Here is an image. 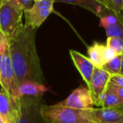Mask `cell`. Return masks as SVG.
I'll use <instances>...</instances> for the list:
<instances>
[{
	"label": "cell",
	"instance_id": "obj_25",
	"mask_svg": "<svg viewBox=\"0 0 123 123\" xmlns=\"http://www.w3.org/2000/svg\"><path fill=\"white\" fill-rule=\"evenodd\" d=\"M0 123H4V122H3V118H2V117L0 116Z\"/></svg>",
	"mask_w": 123,
	"mask_h": 123
},
{
	"label": "cell",
	"instance_id": "obj_6",
	"mask_svg": "<svg viewBox=\"0 0 123 123\" xmlns=\"http://www.w3.org/2000/svg\"><path fill=\"white\" fill-rule=\"evenodd\" d=\"M55 0H35L33 6L24 13L25 25L38 29L53 12Z\"/></svg>",
	"mask_w": 123,
	"mask_h": 123
},
{
	"label": "cell",
	"instance_id": "obj_10",
	"mask_svg": "<svg viewBox=\"0 0 123 123\" xmlns=\"http://www.w3.org/2000/svg\"><path fill=\"white\" fill-rule=\"evenodd\" d=\"M70 55L74 66L76 67L80 75L82 76L85 82L87 84V86H89L96 66L88 57L76 50L70 49Z\"/></svg>",
	"mask_w": 123,
	"mask_h": 123
},
{
	"label": "cell",
	"instance_id": "obj_27",
	"mask_svg": "<svg viewBox=\"0 0 123 123\" xmlns=\"http://www.w3.org/2000/svg\"><path fill=\"white\" fill-rule=\"evenodd\" d=\"M111 123H123V122H111Z\"/></svg>",
	"mask_w": 123,
	"mask_h": 123
},
{
	"label": "cell",
	"instance_id": "obj_23",
	"mask_svg": "<svg viewBox=\"0 0 123 123\" xmlns=\"http://www.w3.org/2000/svg\"><path fill=\"white\" fill-rule=\"evenodd\" d=\"M114 87H115V90H116V91H117V95H118L119 98H120L121 100H122V101L123 102V88L118 87V86H115V85H114Z\"/></svg>",
	"mask_w": 123,
	"mask_h": 123
},
{
	"label": "cell",
	"instance_id": "obj_21",
	"mask_svg": "<svg viewBox=\"0 0 123 123\" xmlns=\"http://www.w3.org/2000/svg\"><path fill=\"white\" fill-rule=\"evenodd\" d=\"M111 83H112L115 86L118 87L123 88V76L121 74H117V75H111Z\"/></svg>",
	"mask_w": 123,
	"mask_h": 123
},
{
	"label": "cell",
	"instance_id": "obj_7",
	"mask_svg": "<svg viewBox=\"0 0 123 123\" xmlns=\"http://www.w3.org/2000/svg\"><path fill=\"white\" fill-rule=\"evenodd\" d=\"M61 105L78 110H93L95 100L89 88L79 87L72 91L65 100L59 102Z\"/></svg>",
	"mask_w": 123,
	"mask_h": 123
},
{
	"label": "cell",
	"instance_id": "obj_5",
	"mask_svg": "<svg viewBox=\"0 0 123 123\" xmlns=\"http://www.w3.org/2000/svg\"><path fill=\"white\" fill-rule=\"evenodd\" d=\"M41 98L21 96L18 101L17 123H46L40 112Z\"/></svg>",
	"mask_w": 123,
	"mask_h": 123
},
{
	"label": "cell",
	"instance_id": "obj_18",
	"mask_svg": "<svg viewBox=\"0 0 123 123\" xmlns=\"http://www.w3.org/2000/svg\"><path fill=\"white\" fill-rule=\"evenodd\" d=\"M107 9L119 15L123 12V0H102Z\"/></svg>",
	"mask_w": 123,
	"mask_h": 123
},
{
	"label": "cell",
	"instance_id": "obj_16",
	"mask_svg": "<svg viewBox=\"0 0 123 123\" xmlns=\"http://www.w3.org/2000/svg\"><path fill=\"white\" fill-rule=\"evenodd\" d=\"M122 55H117L111 60L105 63L102 66V69L108 72L111 75H117L120 74L121 69H122Z\"/></svg>",
	"mask_w": 123,
	"mask_h": 123
},
{
	"label": "cell",
	"instance_id": "obj_24",
	"mask_svg": "<svg viewBox=\"0 0 123 123\" xmlns=\"http://www.w3.org/2000/svg\"><path fill=\"white\" fill-rule=\"evenodd\" d=\"M120 74L123 76V55H122V69H121Z\"/></svg>",
	"mask_w": 123,
	"mask_h": 123
},
{
	"label": "cell",
	"instance_id": "obj_8",
	"mask_svg": "<svg viewBox=\"0 0 123 123\" xmlns=\"http://www.w3.org/2000/svg\"><path fill=\"white\" fill-rule=\"evenodd\" d=\"M111 77V75L102 68L96 67L88 88L92 93L95 104L97 106H100L102 96L110 83Z\"/></svg>",
	"mask_w": 123,
	"mask_h": 123
},
{
	"label": "cell",
	"instance_id": "obj_11",
	"mask_svg": "<svg viewBox=\"0 0 123 123\" xmlns=\"http://www.w3.org/2000/svg\"><path fill=\"white\" fill-rule=\"evenodd\" d=\"M0 116L4 123H17L18 110L4 91H0Z\"/></svg>",
	"mask_w": 123,
	"mask_h": 123
},
{
	"label": "cell",
	"instance_id": "obj_13",
	"mask_svg": "<svg viewBox=\"0 0 123 123\" xmlns=\"http://www.w3.org/2000/svg\"><path fill=\"white\" fill-rule=\"evenodd\" d=\"M49 89L45 84H41L34 81H25L19 85V92L21 96H34L42 98L43 95L49 91Z\"/></svg>",
	"mask_w": 123,
	"mask_h": 123
},
{
	"label": "cell",
	"instance_id": "obj_19",
	"mask_svg": "<svg viewBox=\"0 0 123 123\" xmlns=\"http://www.w3.org/2000/svg\"><path fill=\"white\" fill-rule=\"evenodd\" d=\"M14 8L23 11L25 13V11L29 10L34 4V0H8Z\"/></svg>",
	"mask_w": 123,
	"mask_h": 123
},
{
	"label": "cell",
	"instance_id": "obj_9",
	"mask_svg": "<svg viewBox=\"0 0 123 123\" xmlns=\"http://www.w3.org/2000/svg\"><path fill=\"white\" fill-rule=\"evenodd\" d=\"M91 117L95 123L123 122V105L112 108H94Z\"/></svg>",
	"mask_w": 123,
	"mask_h": 123
},
{
	"label": "cell",
	"instance_id": "obj_4",
	"mask_svg": "<svg viewBox=\"0 0 123 123\" xmlns=\"http://www.w3.org/2000/svg\"><path fill=\"white\" fill-rule=\"evenodd\" d=\"M24 12L17 9L8 0H3L0 6V33L10 39L20 29Z\"/></svg>",
	"mask_w": 123,
	"mask_h": 123
},
{
	"label": "cell",
	"instance_id": "obj_12",
	"mask_svg": "<svg viewBox=\"0 0 123 123\" xmlns=\"http://www.w3.org/2000/svg\"><path fill=\"white\" fill-rule=\"evenodd\" d=\"M55 2L81 7L85 9L89 10L99 18L107 10L102 0H55Z\"/></svg>",
	"mask_w": 123,
	"mask_h": 123
},
{
	"label": "cell",
	"instance_id": "obj_20",
	"mask_svg": "<svg viewBox=\"0 0 123 123\" xmlns=\"http://www.w3.org/2000/svg\"><path fill=\"white\" fill-rule=\"evenodd\" d=\"M8 46V40L3 34L0 33V57L3 55L4 51Z\"/></svg>",
	"mask_w": 123,
	"mask_h": 123
},
{
	"label": "cell",
	"instance_id": "obj_26",
	"mask_svg": "<svg viewBox=\"0 0 123 123\" xmlns=\"http://www.w3.org/2000/svg\"><path fill=\"white\" fill-rule=\"evenodd\" d=\"M2 2H3V0H0V6H1V3H2Z\"/></svg>",
	"mask_w": 123,
	"mask_h": 123
},
{
	"label": "cell",
	"instance_id": "obj_1",
	"mask_svg": "<svg viewBox=\"0 0 123 123\" xmlns=\"http://www.w3.org/2000/svg\"><path fill=\"white\" fill-rule=\"evenodd\" d=\"M36 31L30 26L23 25L8 39L10 59L19 85L25 81L45 83L36 49Z\"/></svg>",
	"mask_w": 123,
	"mask_h": 123
},
{
	"label": "cell",
	"instance_id": "obj_17",
	"mask_svg": "<svg viewBox=\"0 0 123 123\" xmlns=\"http://www.w3.org/2000/svg\"><path fill=\"white\" fill-rule=\"evenodd\" d=\"M105 45L111 48L117 55H123V39L119 37H109L106 39Z\"/></svg>",
	"mask_w": 123,
	"mask_h": 123
},
{
	"label": "cell",
	"instance_id": "obj_22",
	"mask_svg": "<svg viewBox=\"0 0 123 123\" xmlns=\"http://www.w3.org/2000/svg\"><path fill=\"white\" fill-rule=\"evenodd\" d=\"M117 53L114 51L112 49L109 47H105V61L106 63L110 60H111L112 59H114L116 56H117Z\"/></svg>",
	"mask_w": 123,
	"mask_h": 123
},
{
	"label": "cell",
	"instance_id": "obj_28",
	"mask_svg": "<svg viewBox=\"0 0 123 123\" xmlns=\"http://www.w3.org/2000/svg\"><path fill=\"white\" fill-rule=\"evenodd\" d=\"M34 1H35V0H34Z\"/></svg>",
	"mask_w": 123,
	"mask_h": 123
},
{
	"label": "cell",
	"instance_id": "obj_15",
	"mask_svg": "<svg viewBox=\"0 0 123 123\" xmlns=\"http://www.w3.org/2000/svg\"><path fill=\"white\" fill-rule=\"evenodd\" d=\"M121 105H123V102L119 98L114 87V85L110 82L102 96L100 106L102 108H112V107L121 106Z\"/></svg>",
	"mask_w": 123,
	"mask_h": 123
},
{
	"label": "cell",
	"instance_id": "obj_3",
	"mask_svg": "<svg viewBox=\"0 0 123 123\" xmlns=\"http://www.w3.org/2000/svg\"><path fill=\"white\" fill-rule=\"evenodd\" d=\"M0 86L2 91L8 95L18 108L21 95L19 92V84L10 59L8 46L0 57Z\"/></svg>",
	"mask_w": 123,
	"mask_h": 123
},
{
	"label": "cell",
	"instance_id": "obj_29",
	"mask_svg": "<svg viewBox=\"0 0 123 123\" xmlns=\"http://www.w3.org/2000/svg\"><path fill=\"white\" fill-rule=\"evenodd\" d=\"M122 13H123V12H122Z\"/></svg>",
	"mask_w": 123,
	"mask_h": 123
},
{
	"label": "cell",
	"instance_id": "obj_2",
	"mask_svg": "<svg viewBox=\"0 0 123 123\" xmlns=\"http://www.w3.org/2000/svg\"><path fill=\"white\" fill-rule=\"evenodd\" d=\"M40 112L46 123H95L91 117V110H78L55 105L41 104Z\"/></svg>",
	"mask_w": 123,
	"mask_h": 123
},
{
	"label": "cell",
	"instance_id": "obj_14",
	"mask_svg": "<svg viewBox=\"0 0 123 123\" xmlns=\"http://www.w3.org/2000/svg\"><path fill=\"white\" fill-rule=\"evenodd\" d=\"M105 47H106L105 44L95 42L87 49L88 58L97 68H102V66L106 63L105 58Z\"/></svg>",
	"mask_w": 123,
	"mask_h": 123
}]
</instances>
